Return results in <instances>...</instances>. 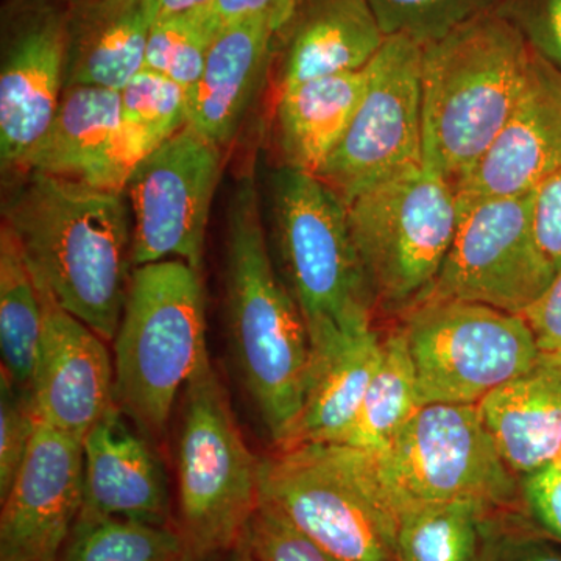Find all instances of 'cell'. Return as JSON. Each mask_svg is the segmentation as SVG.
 Here are the masks:
<instances>
[{"instance_id": "cell-1", "label": "cell", "mask_w": 561, "mask_h": 561, "mask_svg": "<svg viewBox=\"0 0 561 561\" xmlns=\"http://www.w3.org/2000/svg\"><path fill=\"white\" fill-rule=\"evenodd\" d=\"M20 173L3 201V225L36 283L106 342L114 341L135 268L127 195L49 173Z\"/></svg>"}, {"instance_id": "cell-2", "label": "cell", "mask_w": 561, "mask_h": 561, "mask_svg": "<svg viewBox=\"0 0 561 561\" xmlns=\"http://www.w3.org/2000/svg\"><path fill=\"white\" fill-rule=\"evenodd\" d=\"M225 312L232 360L275 448L294 434L308 386L311 341L305 317L276 271L260 192L250 173L227 209Z\"/></svg>"}, {"instance_id": "cell-3", "label": "cell", "mask_w": 561, "mask_h": 561, "mask_svg": "<svg viewBox=\"0 0 561 561\" xmlns=\"http://www.w3.org/2000/svg\"><path fill=\"white\" fill-rule=\"evenodd\" d=\"M531 55L519 28L489 11L424 44V168L456 186L478 164L522 94Z\"/></svg>"}, {"instance_id": "cell-4", "label": "cell", "mask_w": 561, "mask_h": 561, "mask_svg": "<svg viewBox=\"0 0 561 561\" xmlns=\"http://www.w3.org/2000/svg\"><path fill=\"white\" fill-rule=\"evenodd\" d=\"M202 272L165 260L133 268L114 335V397L150 442L160 440L206 348Z\"/></svg>"}, {"instance_id": "cell-5", "label": "cell", "mask_w": 561, "mask_h": 561, "mask_svg": "<svg viewBox=\"0 0 561 561\" xmlns=\"http://www.w3.org/2000/svg\"><path fill=\"white\" fill-rule=\"evenodd\" d=\"M261 501L345 561H398L400 512L375 454L302 443L261 457Z\"/></svg>"}, {"instance_id": "cell-6", "label": "cell", "mask_w": 561, "mask_h": 561, "mask_svg": "<svg viewBox=\"0 0 561 561\" xmlns=\"http://www.w3.org/2000/svg\"><path fill=\"white\" fill-rule=\"evenodd\" d=\"M261 457L243 438L209 354L183 390L175 467L184 561L241 546L261 501Z\"/></svg>"}, {"instance_id": "cell-7", "label": "cell", "mask_w": 561, "mask_h": 561, "mask_svg": "<svg viewBox=\"0 0 561 561\" xmlns=\"http://www.w3.org/2000/svg\"><path fill=\"white\" fill-rule=\"evenodd\" d=\"M268 191L283 279L300 306L309 341L373 324L375 301L345 201L319 176L284 165L272 173Z\"/></svg>"}, {"instance_id": "cell-8", "label": "cell", "mask_w": 561, "mask_h": 561, "mask_svg": "<svg viewBox=\"0 0 561 561\" xmlns=\"http://www.w3.org/2000/svg\"><path fill=\"white\" fill-rule=\"evenodd\" d=\"M346 206L375 309L404 316L427 297L451 249L459 224L456 187L419 165Z\"/></svg>"}, {"instance_id": "cell-9", "label": "cell", "mask_w": 561, "mask_h": 561, "mask_svg": "<svg viewBox=\"0 0 561 561\" xmlns=\"http://www.w3.org/2000/svg\"><path fill=\"white\" fill-rule=\"evenodd\" d=\"M421 404H476L534 364L540 345L519 313L426 300L402 316Z\"/></svg>"}, {"instance_id": "cell-10", "label": "cell", "mask_w": 561, "mask_h": 561, "mask_svg": "<svg viewBox=\"0 0 561 561\" xmlns=\"http://www.w3.org/2000/svg\"><path fill=\"white\" fill-rule=\"evenodd\" d=\"M376 457L398 512L456 501L508 512L519 501V479L502 459L476 404L421 405Z\"/></svg>"}, {"instance_id": "cell-11", "label": "cell", "mask_w": 561, "mask_h": 561, "mask_svg": "<svg viewBox=\"0 0 561 561\" xmlns=\"http://www.w3.org/2000/svg\"><path fill=\"white\" fill-rule=\"evenodd\" d=\"M534 197L457 198L456 236L423 301L479 302L523 316L557 275L535 232Z\"/></svg>"}, {"instance_id": "cell-12", "label": "cell", "mask_w": 561, "mask_h": 561, "mask_svg": "<svg viewBox=\"0 0 561 561\" xmlns=\"http://www.w3.org/2000/svg\"><path fill=\"white\" fill-rule=\"evenodd\" d=\"M421 61L423 44L394 35L368 65L359 108L317 175L345 203L423 165Z\"/></svg>"}, {"instance_id": "cell-13", "label": "cell", "mask_w": 561, "mask_h": 561, "mask_svg": "<svg viewBox=\"0 0 561 561\" xmlns=\"http://www.w3.org/2000/svg\"><path fill=\"white\" fill-rule=\"evenodd\" d=\"M221 165L224 149L191 125L140 161L125 186L135 267L179 260L202 272Z\"/></svg>"}, {"instance_id": "cell-14", "label": "cell", "mask_w": 561, "mask_h": 561, "mask_svg": "<svg viewBox=\"0 0 561 561\" xmlns=\"http://www.w3.org/2000/svg\"><path fill=\"white\" fill-rule=\"evenodd\" d=\"M0 561H60L83 504V442L36 421L2 497Z\"/></svg>"}, {"instance_id": "cell-15", "label": "cell", "mask_w": 561, "mask_h": 561, "mask_svg": "<svg viewBox=\"0 0 561 561\" xmlns=\"http://www.w3.org/2000/svg\"><path fill=\"white\" fill-rule=\"evenodd\" d=\"M38 289L44 327L31 383L33 412L39 423L83 442L116 408L114 360L105 339Z\"/></svg>"}, {"instance_id": "cell-16", "label": "cell", "mask_w": 561, "mask_h": 561, "mask_svg": "<svg viewBox=\"0 0 561 561\" xmlns=\"http://www.w3.org/2000/svg\"><path fill=\"white\" fill-rule=\"evenodd\" d=\"M559 171L561 73L534 51L511 116L478 164L454 187L465 202L518 197L534 194Z\"/></svg>"}, {"instance_id": "cell-17", "label": "cell", "mask_w": 561, "mask_h": 561, "mask_svg": "<svg viewBox=\"0 0 561 561\" xmlns=\"http://www.w3.org/2000/svg\"><path fill=\"white\" fill-rule=\"evenodd\" d=\"M66 72V14L43 11L10 41L0 70V164L14 172L49 128Z\"/></svg>"}, {"instance_id": "cell-18", "label": "cell", "mask_w": 561, "mask_h": 561, "mask_svg": "<svg viewBox=\"0 0 561 561\" xmlns=\"http://www.w3.org/2000/svg\"><path fill=\"white\" fill-rule=\"evenodd\" d=\"M113 408L83 440V504L79 518H117L169 526L171 500L151 442Z\"/></svg>"}, {"instance_id": "cell-19", "label": "cell", "mask_w": 561, "mask_h": 561, "mask_svg": "<svg viewBox=\"0 0 561 561\" xmlns=\"http://www.w3.org/2000/svg\"><path fill=\"white\" fill-rule=\"evenodd\" d=\"M275 28L253 16L220 25L190 94V125L225 149L241 130L271 61Z\"/></svg>"}, {"instance_id": "cell-20", "label": "cell", "mask_w": 561, "mask_h": 561, "mask_svg": "<svg viewBox=\"0 0 561 561\" xmlns=\"http://www.w3.org/2000/svg\"><path fill=\"white\" fill-rule=\"evenodd\" d=\"M497 451L522 479L561 454V350L534 364L478 404Z\"/></svg>"}, {"instance_id": "cell-21", "label": "cell", "mask_w": 561, "mask_h": 561, "mask_svg": "<svg viewBox=\"0 0 561 561\" xmlns=\"http://www.w3.org/2000/svg\"><path fill=\"white\" fill-rule=\"evenodd\" d=\"M276 72V92L367 68L387 36L370 0H301Z\"/></svg>"}, {"instance_id": "cell-22", "label": "cell", "mask_w": 561, "mask_h": 561, "mask_svg": "<svg viewBox=\"0 0 561 561\" xmlns=\"http://www.w3.org/2000/svg\"><path fill=\"white\" fill-rule=\"evenodd\" d=\"M151 0H73L66 13L65 88L121 91L144 69Z\"/></svg>"}, {"instance_id": "cell-23", "label": "cell", "mask_w": 561, "mask_h": 561, "mask_svg": "<svg viewBox=\"0 0 561 561\" xmlns=\"http://www.w3.org/2000/svg\"><path fill=\"white\" fill-rule=\"evenodd\" d=\"M381 343V334L373 324L332 332L311 342L300 419L284 446L343 440L378 367Z\"/></svg>"}, {"instance_id": "cell-24", "label": "cell", "mask_w": 561, "mask_h": 561, "mask_svg": "<svg viewBox=\"0 0 561 561\" xmlns=\"http://www.w3.org/2000/svg\"><path fill=\"white\" fill-rule=\"evenodd\" d=\"M367 83L368 66L276 92L273 133L280 165L319 175L359 108Z\"/></svg>"}, {"instance_id": "cell-25", "label": "cell", "mask_w": 561, "mask_h": 561, "mask_svg": "<svg viewBox=\"0 0 561 561\" xmlns=\"http://www.w3.org/2000/svg\"><path fill=\"white\" fill-rule=\"evenodd\" d=\"M121 125V91L66 87L49 128L14 172L84 181Z\"/></svg>"}, {"instance_id": "cell-26", "label": "cell", "mask_w": 561, "mask_h": 561, "mask_svg": "<svg viewBox=\"0 0 561 561\" xmlns=\"http://www.w3.org/2000/svg\"><path fill=\"white\" fill-rule=\"evenodd\" d=\"M497 508L471 501L415 505L400 512L398 561H485L504 531Z\"/></svg>"}, {"instance_id": "cell-27", "label": "cell", "mask_w": 561, "mask_h": 561, "mask_svg": "<svg viewBox=\"0 0 561 561\" xmlns=\"http://www.w3.org/2000/svg\"><path fill=\"white\" fill-rule=\"evenodd\" d=\"M421 405L408 343L397 328L382 337L378 367L341 443L381 456Z\"/></svg>"}, {"instance_id": "cell-28", "label": "cell", "mask_w": 561, "mask_h": 561, "mask_svg": "<svg viewBox=\"0 0 561 561\" xmlns=\"http://www.w3.org/2000/svg\"><path fill=\"white\" fill-rule=\"evenodd\" d=\"M44 327L38 284L9 227L0 228V350L2 373L31 390Z\"/></svg>"}, {"instance_id": "cell-29", "label": "cell", "mask_w": 561, "mask_h": 561, "mask_svg": "<svg viewBox=\"0 0 561 561\" xmlns=\"http://www.w3.org/2000/svg\"><path fill=\"white\" fill-rule=\"evenodd\" d=\"M60 561H184V549L175 527L79 518Z\"/></svg>"}, {"instance_id": "cell-30", "label": "cell", "mask_w": 561, "mask_h": 561, "mask_svg": "<svg viewBox=\"0 0 561 561\" xmlns=\"http://www.w3.org/2000/svg\"><path fill=\"white\" fill-rule=\"evenodd\" d=\"M219 28L213 7L160 18L151 25L144 68L175 81L191 94Z\"/></svg>"}, {"instance_id": "cell-31", "label": "cell", "mask_w": 561, "mask_h": 561, "mask_svg": "<svg viewBox=\"0 0 561 561\" xmlns=\"http://www.w3.org/2000/svg\"><path fill=\"white\" fill-rule=\"evenodd\" d=\"M122 119L164 142L190 125V94L175 81L140 69L121 90Z\"/></svg>"}, {"instance_id": "cell-32", "label": "cell", "mask_w": 561, "mask_h": 561, "mask_svg": "<svg viewBox=\"0 0 561 561\" xmlns=\"http://www.w3.org/2000/svg\"><path fill=\"white\" fill-rule=\"evenodd\" d=\"M386 36L427 44L482 13L486 0H370Z\"/></svg>"}, {"instance_id": "cell-33", "label": "cell", "mask_w": 561, "mask_h": 561, "mask_svg": "<svg viewBox=\"0 0 561 561\" xmlns=\"http://www.w3.org/2000/svg\"><path fill=\"white\" fill-rule=\"evenodd\" d=\"M241 545L256 561H345L313 541L267 502L260 501Z\"/></svg>"}, {"instance_id": "cell-34", "label": "cell", "mask_w": 561, "mask_h": 561, "mask_svg": "<svg viewBox=\"0 0 561 561\" xmlns=\"http://www.w3.org/2000/svg\"><path fill=\"white\" fill-rule=\"evenodd\" d=\"M35 430L31 390L20 389L0 371V500L13 485Z\"/></svg>"}, {"instance_id": "cell-35", "label": "cell", "mask_w": 561, "mask_h": 561, "mask_svg": "<svg viewBox=\"0 0 561 561\" xmlns=\"http://www.w3.org/2000/svg\"><path fill=\"white\" fill-rule=\"evenodd\" d=\"M519 500L531 527L561 546V454L519 479Z\"/></svg>"}, {"instance_id": "cell-36", "label": "cell", "mask_w": 561, "mask_h": 561, "mask_svg": "<svg viewBox=\"0 0 561 561\" xmlns=\"http://www.w3.org/2000/svg\"><path fill=\"white\" fill-rule=\"evenodd\" d=\"M511 21L531 49L561 73V0H526Z\"/></svg>"}, {"instance_id": "cell-37", "label": "cell", "mask_w": 561, "mask_h": 561, "mask_svg": "<svg viewBox=\"0 0 561 561\" xmlns=\"http://www.w3.org/2000/svg\"><path fill=\"white\" fill-rule=\"evenodd\" d=\"M534 225L542 251L559 272L561 268V171L535 192Z\"/></svg>"}, {"instance_id": "cell-38", "label": "cell", "mask_w": 561, "mask_h": 561, "mask_svg": "<svg viewBox=\"0 0 561 561\" xmlns=\"http://www.w3.org/2000/svg\"><path fill=\"white\" fill-rule=\"evenodd\" d=\"M301 0H214L213 13L219 25L243 20L265 18L276 32L287 27Z\"/></svg>"}, {"instance_id": "cell-39", "label": "cell", "mask_w": 561, "mask_h": 561, "mask_svg": "<svg viewBox=\"0 0 561 561\" xmlns=\"http://www.w3.org/2000/svg\"><path fill=\"white\" fill-rule=\"evenodd\" d=\"M541 350H561V268L551 286L523 313Z\"/></svg>"}, {"instance_id": "cell-40", "label": "cell", "mask_w": 561, "mask_h": 561, "mask_svg": "<svg viewBox=\"0 0 561 561\" xmlns=\"http://www.w3.org/2000/svg\"><path fill=\"white\" fill-rule=\"evenodd\" d=\"M485 561H561V551L531 531H502Z\"/></svg>"}, {"instance_id": "cell-41", "label": "cell", "mask_w": 561, "mask_h": 561, "mask_svg": "<svg viewBox=\"0 0 561 561\" xmlns=\"http://www.w3.org/2000/svg\"><path fill=\"white\" fill-rule=\"evenodd\" d=\"M151 3H153L157 20H160V18L187 13V11L209 9L213 7L214 0H151Z\"/></svg>"}, {"instance_id": "cell-42", "label": "cell", "mask_w": 561, "mask_h": 561, "mask_svg": "<svg viewBox=\"0 0 561 561\" xmlns=\"http://www.w3.org/2000/svg\"><path fill=\"white\" fill-rule=\"evenodd\" d=\"M227 561H256L253 559V556L249 551H247V548H243V546H238V548L232 549L230 557H228Z\"/></svg>"}]
</instances>
